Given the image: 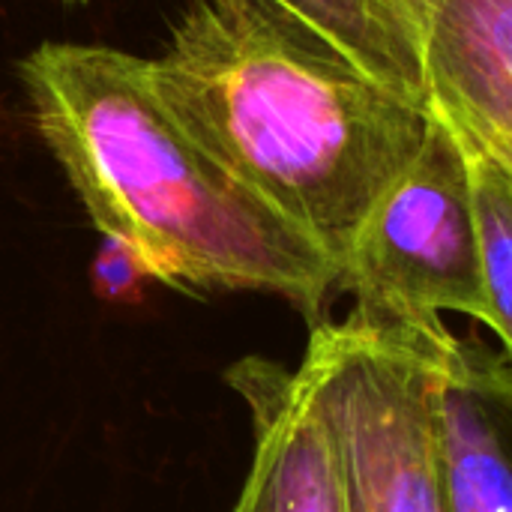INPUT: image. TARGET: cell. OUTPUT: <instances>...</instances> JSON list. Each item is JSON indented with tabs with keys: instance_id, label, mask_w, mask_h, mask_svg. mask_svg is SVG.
Masks as SVG:
<instances>
[{
	"instance_id": "6da1fadb",
	"label": "cell",
	"mask_w": 512,
	"mask_h": 512,
	"mask_svg": "<svg viewBox=\"0 0 512 512\" xmlns=\"http://www.w3.org/2000/svg\"><path fill=\"white\" fill-rule=\"evenodd\" d=\"M33 123L102 237L186 294L261 291L327 318L339 264L240 183L165 102L153 60L45 42L21 63Z\"/></svg>"
},
{
	"instance_id": "7a4b0ae2",
	"label": "cell",
	"mask_w": 512,
	"mask_h": 512,
	"mask_svg": "<svg viewBox=\"0 0 512 512\" xmlns=\"http://www.w3.org/2000/svg\"><path fill=\"white\" fill-rule=\"evenodd\" d=\"M153 75L186 129L339 273L429 129L423 102L276 0H195Z\"/></svg>"
},
{
	"instance_id": "3957f363",
	"label": "cell",
	"mask_w": 512,
	"mask_h": 512,
	"mask_svg": "<svg viewBox=\"0 0 512 512\" xmlns=\"http://www.w3.org/2000/svg\"><path fill=\"white\" fill-rule=\"evenodd\" d=\"M354 315L309 327L297 366L327 420L348 512H450L441 348Z\"/></svg>"
},
{
	"instance_id": "277c9868",
	"label": "cell",
	"mask_w": 512,
	"mask_h": 512,
	"mask_svg": "<svg viewBox=\"0 0 512 512\" xmlns=\"http://www.w3.org/2000/svg\"><path fill=\"white\" fill-rule=\"evenodd\" d=\"M339 291L354 294V318L420 339L450 333L441 312L489 321L471 162L438 114L429 111L417 159L360 225Z\"/></svg>"
},
{
	"instance_id": "5b68a950",
	"label": "cell",
	"mask_w": 512,
	"mask_h": 512,
	"mask_svg": "<svg viewBox=\"0 0 512 512\" xmlns=\"http://www.w3.org/2000/svg\"><path fill=\"white\" fill-rule=\"evenodd\" d=\"M366 66L512 177V0H360Z\"/></svg>"
},
{
	"instance_id": "8992f818",
	"label": "cell",
	"mask_w": 512,
	"mask_h": 512,
	"mask_svg": "<svg viewBox=\"0 0 512 512\" xmlns=\"http://www.w3.org/2000/svg\"><path fill=\"white\" fill-rule=\"evenodd\" d=\"M252 417V468L231 512H348L327 420L300 369L246 357L225 372Z\"/></svg>"
},
{
	"instance_id": "52a82bcc",
	"label": "cell",
	"mask_w": 512,
	"mask_h": 512,
	"mask_svg": "<svg viewBox=\"0 0 512 512\" xmlns=\"http://www.w3.org/2000/svg\"><path fill=\"white\" fill-rule=\"evenodd\" d=\"M441 444L450 512H512V363L477 336L441 348Z\"/></svg>"
},
{
	"instance_id": "ba28073f",
	"label": "cell",
	"mask_w": 512,
	"mask_h": 512,
	"mask_svg": "<svg viewBox=\"0 0 512 512\" xmlns=\"http://www.w3.org/2000/svg\"><path fill=\"white\" fill-rule=\"evenodd\" d=\"M462 141V138H459ZM468 150L477 225L483 243V285L492 327L512 363V177L489 156Z\"/></svg>"
},
{
	"instance_id": "9c48e42d",
	"label": "cell",
	"mask_w": 512,
	"mask_h": 512,
	"mask_svg": "<svg viewBox=\"0 0 512 512\" xmlns=\"http://www.w3.org/2000/svg\"><path fill=\"white\" fill-rule=\"evenodd\" d=\"M297 18H303L312 30L342 48L354 63L366 72V45H363V21H360V0H276Z\"/></svg>"
},
{
	"instance_id": "30bf717a",
	"label": "cell",
	"mask_w": 512,
	"mask_h": 512,
	"mask_svg": "<svg viewBox=\"0 0 512 512\" xmlns=\"http://www.w3.org/2000/svg\"><path fill=\"white\" fill-rule=\"evenodd\" d=\"M144 282H150V273L138 261V255L111 237H102V246L93 255L90 264V285L96 297L105 303H138L144 294Z\"/></svg>"
},
{
	"instance_id": "8fae6325",
	"label": "cell",
	"mask_w": 512,
	"mask_h": 512,
	"mask_svg": "<svg viewBox=\"0 0 512 512\" xmlns=\"http://www.w3.org/2000/svg\"><path fill=\"white\" fill-rule=\"evenodd\" d=\"M75 3H81V0H75Z\"/></svg>"
}]
</instances>
